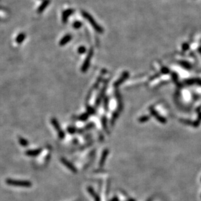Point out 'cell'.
Instances as JSON below:
<instances>
[{
	"label": "cell",
	"mask_w": 201,
	"mask_h": 201,
	"mask_svg": "<svg viewBox=\"0 0 201 201\" xmlns=\"http://www.w3.org/2000/svg\"><path fill=\"white\" fill-rule=\"evenodd\" d=\"M5 182L9 186L20 187V188H31L32 184L30 181L28 180H15V179H7Z\"/></svg>",
	"instance_id": "obj_1"
},
{
	"label": "cell",
	"mask_w": 201,
	"mask_h": 201,
	"mask_svg": "<svg viewBox=\"0 0 201 201\" xmlns=\"http://www.w3.org/2000/svg\"><path fill=\"white\" fill-rule=\"evenodd\" d=\"M82 15L83 16V17L86 19V20L89 22V23L91 24V26L93 27V28L96 31L99 33H103V27L99 26V24L96 22L94 19L91 16L89 13H88L86 11H82Z\"/></svg>",
	"instance_id": "obj_2"
},
{
	"label": "cell",
	"mask_w": 201,
	"mask_h": 201,
	"mask_svg": "<svg viewBox=\"0 0 201 201\" xmlns=\"http://www.w3.org/2000/svg\"><path fill=\"white\" fill-rule=\"evenodd\" d=\"M51 123L52 126H54V128L56 129V130L57 132V134H58V137L60 139H63L65 136L64 131L62 130V129L61 128V126L59 124L56 118H52L51 119Z\"/></svg>",
	"instance_id": "obj_3"
},
{
	"label": "cell",
	"mask_w": 201,
	"mask_h": 201,
	"mask_svg": "<svg viewBox=\"0 0 201 201\" xmlns=\"http://www.w3.org/2000/svg\"><path fill=\"white\" fill-rule=\"evenodd\" d=\"M93 48H91L90 49L89 53H88L86 59H85V61H84L83 65H82V71L83 72H86L88 70V68H89L90 65V61H91V59H92V57H93Z\"/></svg>",
	"instance_id": "obj_4"
},
{
	"label": "cell",
	"mask_w": 201,
	"mask_h": 201,
	"mask_svg": "<svg viewBox=\"0 0 201 201\" xmlns=\"http://www.w3.org/2000/svg\"><path fill=\"white\" fill-rule=\"evenodd\" d=\"M61 162L63 165H64L67 168V169L71 170L73 173L77 172V169H76V167L74 166L70 161H69L67 159H66L64 158H61Z\"/></svg>",
	"instance_id": "obj_5"
},
{
	"label": "cell",
	"mask_w": 201,
	"mask_h": 201,
	"mask_svg": "<svg viewBox=\"0 0 201 201\" xmlns=\"http://www.w3.org/2000/svg\"><path fill=\"white\" fill-rule=\"evenodd\" d=\"M150 113L151 114L153 115V116L155 117L157 120H158L159 122H160L162 124H165L167 122V120L166 118H164L163 117L161 116L160 115H159L158 113V112H157L155 109H153V108H151L150 109Z\"/></svg>",
	"instance_id": "obj_6"
},
{
	"label": "cell",
	"mask_w": 201,
	"mask_h": 201,
	"mask_svg": "<svg viewBox=\"0 0 201 201\" xmlns=\"http://www.w3.org/2000/svg\"><path fill=\"white\" fill-rule=\"evenodd\" d=\"M129 74L128 72H125L122 74V76L120 77V78L115 82L114 84V86L115 87H119L121 84L123 83V82H124L126 79L129 78Z\"/></svg>",
	"instance_id": "obj_7"
},
{
	"label": "cell",
	"mask_w": 201,
	"mask_h": 201,
	"mask_svg": "<svg viewBox=\"0 0 201 201\" xmlns=\"http://www.w3.org/2000/svg\"><path fill=\"white\" fill-rule=\"evenodd\" d=\"M74 13V10L72 9H67L63 11L62 13V22L63 23H67L68 18Z\"/></svg>",
	"instance_id": "obj_8"
},
{
	"label": "cell",
	"mask_w": 201,
	"mask_h": 201,
	"mask_svg": "<svg viewBox=\"0 0 201 201\" xmlns=\"http://www.w3.org/2000/svg\"><path fill=\"white\" fill-rule=\"evenodd\" d=\"M41 151H42V148H37V149L27 150L25 154L27 156L35 157L38 156L41 152Z\"/></svg>",
	"instance_id": "obj_9"
},
{
	"label": "cell",
	"mask_w": 201,
	"mask_h": 201,
	"mask_svg": "<svg viewBox=\"0 0 201 201\" xmlns=\"http://www.w3.org/2000/svg\"><path fill=\"white\" fill-rule=\"evenodd\" d=\"M109 149H104L103 150V153H102V155L101 157L100 161H99V167H102L103 166V165L105 163V161L107 158V157L109 156Z\"/></svg>",
	"instance_id": "obj_10"
},
{
	"label": "cell",
	"mask_w": 201,
	"mask_h": 201,
	"mask_svg": "<svg viewBox=\"0 0 201 201\" xmlns=\"http://www.w3.org/2000/svg\"><path fill=\"white\" fill-rule=\"evenodd\" d=\"M106 86H107V83H105V85H104V87H103V89H102L99 95L98 96L97 99V100H96V102H95V106L96 107H98L99 106V104L101 103V101L102 100V98H103V96L104 95V93H105V91H106Z\"/></svg>",
	"instance_id": "obj_11"
},
{
	"label": "cell",
	"mask_w": 201,
	"mask_h": 201,
	"mask_svg": "<svg viewBox=\"0 0 201 201\" xmlns=\"http://www.w3.org/2000/svg\"><path fill=\"white\" fill-rule=\"evenodd\" d=\"M71 39H72V35L70 34L66 35L62 38L61 40H60V45L61 46H63L65 45H67L68 42H70Z\"/></svg>",
	"instance_id": "obj_12"
},
{
	"label": "cell",
	"mask_w": 201,
	"mask_h": 201,
	"mask_svg": "<svg viewBox=\"0 0 201 201\" xmlns=\"http://www.w3.org/2000/svg\"><path fill=\"white\" fill-rule=\"evenodd\" d=\"M50 0H44L42 3H41V5L37 9V13L40 14L41 13H43L44 10H45L46 8L48 7V5H49V3H50Z\"/></svg>",
	"instance_id": "obj_13"
},
{
	"label": "cell",
	"mask_w": 201,
	"mask_h": 201,
	"mask_svg": "<svg viewBox=\"0 0 201 201\" xmlns=\"http://www.w3.org/2000/svg\"><path fill=\"white\" fill-rule=\"evenodd\" d=\"M88 191L93 197V199H94L95 201H101V199L99 197V195L94 191V190L93 189L92 187H88Z\"/></svg>",
	"instance_id": "obj_14"
},
{
	"label": "cell",
	"mask_w": 201,
	"mask_h": 201,
	"mask_svg": "<svg viewBox=\"0 0 201 201\" xmlns=\"http://www.w3.org/2000/svg\"><path fill=\"white\" fill-rule=\"evenodd\" d=\"M25 38H26V34L22 33L19 34L17 36V37L16 38V42L18 44H21L24 40H25Z\"/></svg>",
	"instance_id": "obj_15"
},
{
	"label": "cell",
	"mask_w": 201,
	"mask_h": 201,
	"mask_svg": "<svg viewBox=\"0 0 201 201\" xmlns=\"http://www.w3.org/2000/svg\"><path fill=\"white\" fill-rule=\"evenodd\" d=\"M18 142H19V143H20V145L22 146V147H26L29 145V141H27V140H26V139L23 138V137H18Z\"/></svg>",
	"instance_id": "obj_16"
},
{
	"label": "cell",
	"mask_w": 201,
	"mask_h": 201,
	"mask_svg": "<svg viewBox=\"0 0 201 201\" xmlns=\"http://www.w3.org/2000/svg\"><path fill=\"white\" fill-rule=\"evenodd\" d=\"M119 115H120V111H116L114 113V114L112 115V119L111 121V126L112 125L113 126L117 118L119 117Z\"/></svg>",
	"instance_id": "obj_17"
},
{
	"label": "cell",
	"mask_w": 201,
	"mask_h": 201,
	"mask_svg": "<svg viewBox=\"0 0 201 201\" xmlns=\"http://www.w3.org/2000/svg\"><path fill=\"white\" fill-rule=\"evenodd\" d=\"M107 118L105 117H103L101 119L102 124H103V127L105 131L108 132V127H107Z\"/></svg>",
	"instance_id": "obj_18"
},
{
	"label": "cell",
	"mask_w": 201,
	"mask_h": 201,
	"mask_svg": "<svg viewBox=\"0 0 201 201\" xmlns=\"http://www.w3.org/2000/svg\"><path fill=\"white\" fill-rule=\"evenodd\" d=\"M88 117H89V114H88L87 113H84V114H82V115H81V116H79L78 118H77V119H78V120L85 121L88 119Z\"/></svg>",
	"instance_id": "obj_19"
},
{
	"label": "cell",
	"mask_w": 201,
	"mask_h": 201,
	"mask_svg": "<svg viewBox=\"0 0 201 201\" xmlns=\"http://www.w3.org/2000/svg\"><path fill=\"white\" fill-rule=\"evenodd\" d=\"M149 119H150V117L145 115V116H142L140 117L139 119V121L140 122L142 123V122H146V121L149 120Z\"/></svg>",
	"instance_id": "obj_20"
},
{
	"label": "cell",
	"mask_w": 201,
	"mask_h": 201,
	"mask_svg": "<svg viewBox=\"0 0 201 201\" xmlns=\"http://www.w3.org/2000/svg\"><path fill=\"white\" fill-rule=\"evenodd\" d=\"M82 24L81 22H78V21H76L75 22H74L73 25V27H74L75 29H79L80 27H81Z\"/></svg>",
	"instance_id": "obj_21"
},
{
	"label": "cell",
	"mask_w": 201,
	"mask_h": 201,
	"mask_svg": "<svg viewBox=\"0 0 201 201\" xmlns=\"http://www.w3.org/2000/svg\"><path fill=\"white\" fill-rule=\"evenodd\" d=\"M95 109L90 106L87 107V113L89 115H93L95 113Z\"/></svg>",
	"instance_id": "obj_22"
},
{
	"label": "cell",
	"mask_w": 201,
	"mask_h": 201,
	"mask_svg": "<svg viewBox=\"0 0 201 201\" xmlns=\"http://www.w3.org/2000/svg\"><path fill=\"white\" fill-rule=\"evenodd\" d=\"M86 51V48L84 47V46H81V47H79L78 49V54H84L85 52Z\"/></svg>",
	"instance_id": "obj_23"
},
{
	"label": "cell",
	"mask_w": 201,
	"mask_h": 201,
	"mask_svg": "<svg viewBox=\"0 0 201 201\" xmlns=\"http://www.w3.org/2000/svg\"><path fill=\"white\" fill-rule=\"evenodd\" d=\"M76 129L75 128H73V127H71V126H70V127H68L67 128V131L69 132V133L71 134H75L76 132Z\"/></svg>",
	"instance_id": "obj_24"
},
{
	"label": "cell",
	"mask_w": 201,
	"mask_h": 201,
	"mask_svg": "<svg viewBox=\"0 0 201 201\" xmlns=\"http://www.w3.org/2000/svg\"><path fill=\"white\" fill-rule=\"evenodd\" d=\"M108 106H109V99L108 98H106L105 99H104V109L105 110L108 109Z\"/></svg>",
	"instance_id": "obj_25"
},
{
	"label": "cell",
	"mask_w": 201,
	"mask_h": 201,
	"mask_svg": "<svg viewBox=\"0 0 201 201\" xmlns=\"http://www.w3.org/2000/svg\"><path fill=\"white\" fill-rule=\"evenodd\" d=\"M169 68H167V67H163L161 69V72L164 74H169Z\"/></svg>",
	"instance_id": "obj_26"
},
{
	"label": "cell",
	"mask_w": 201,
	"mask_h": 201,
	"mask_svg": "<svg viewBox=\"0 0 201 201\" xmlns=\"http://www.w3.org/2000/svg\"><path fill=\"white\" fill-rule=\"evenodd\" d=\"M111 201H119V200H118V199L117 197H114Z\"/></svg>",
	"instance_id": "obj_27"
}]
</instances>
